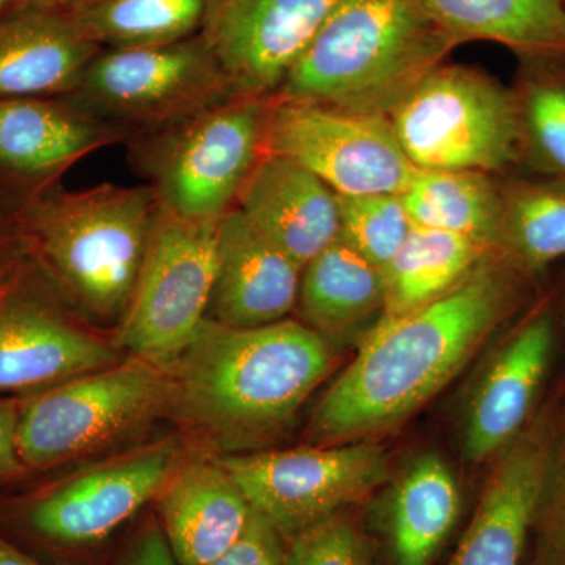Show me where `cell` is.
I'll use <instances>...</instances> for the list:
<instances>
[{"mask_svg": "<svg viewBox=\"0 0 565 565\" xmlns=\"http://www.w3.org/2000/svg\"><path fill=\"white\" fill-rule=\"evenodd\" d=\"M530 281L503 253H489L440 299L379 321L316 407L310 446L363 441L411 418L514 313Z\"/></svg>", "mask_w": 565, "mask_h": 565, "instance_id": "cell-1", "label": "cell"}, {"mask_svg": "<svg viewBox=\"0 0 565 565\" xmlns=\"http://www.w3.org/2000/svg\"><path fill=\"white\" fill-rule=\"evenodd\" d=\"M332 344L302 322L233 327L204 319L170 364L173 407L226 455L273 444L333 366Z\"/></svg>", "mask_w": 565, "mask_h": 565, "instance_id": "cell-2", "label": "cell"}, {"mask_svg": "<svg viewBox=\"0 0 565 565\" xmlns=\"http://www.w3.org/2000/svg\"><path fill=\"white\" fill-rule=\"evenodd\" d=\"M456 46L415 0H341L273 99L390 117Z\"/></svg>", "mask_w": 565, "mask_h": 565, "instance_id": "cell-3", "label": "cell"}, {"mask_svg": "<svg viewBox=\"0 0 565 565\" xmlns=\"http://www.w3.org/2000/svg\"><path fill=\"white\" fill-rule=\"evenodd\" d=\"M156 211L152 188L102 184L32 193L17 218L71 296L114 316L131 300Z\"/></svg>", "mask_w": 565, "mask_h": 565, "instance_id": "cell-4", "label": "cell"}, {"mask_svg": "<svg viewBox=\"0 0 565 565\" xmlns=\"http://www.w3.org/2000/svg\"><path fill=\"white\" fill-rule=\"evenodd\" d=\"M418 172L503 173L522 166L523 134L514 88L481 71H430L390 114Z\"/></svg>", "mask_w": 565, "mask_h": 565, "instance_id": "cell-5", "label": "cell"}, {"mask_svg": "<svg viewBox=\"0 0 565 565\" xmlns=\"http://www.w3.org/2000/svg\"><path fill=\"white\" fill-rule=\"evenodd\" d=\"M70 98L111 125L158 132L239 96L196 33L173 43L99 51Z\"/></svg>", "mask_w": 565, "mask_h": 565, "instance_id": "cell-6", "label": "cell"}, {"mask_svg": "<svg viewBox=\"0 0 565 565\" xmlns=\"http://www.w3.org/2000/svg\"><path fill=\"white\" fill-rule=\"evenodd\" d=\"M269 107L233 98L156 132L147 161L159 206L184 221H221L263 156Z\"/></svg>", "mask_w": 565, "mask_h": 565, "instance_id": "cell-7", "label": "cell"}, {"mask_svg": "<svg viewBox=\"0 0 565 565\" xmlns=\"http://www.w3.org/2000/svg\"><path fill=\"white\" fill-rule=\"evenodd\" d=\"M169 370L132 356L39 394L20 412L22 463L43 467L90 452L170 407Z\"/></svg>", "mask_w": 565, "mask_h": 565, "instance_id": "cell-8", "label": "cell"}, {"mask_svg": "<svg viewBox=\"0 0 565 565\" xmlns=\"http://www.w3.org/2000/svg\"><path fill=\"white\" fill-rule=\"evenodd\" d=\"M217 222H191L158 203L136 288L117 343L137 359L169 367L210 310L217 269Z\"/></svg>", "mask_w": 565, "mask_h": 565, "instance_id": "cell-9", "label": "cell"}, {"mask_svg": "<svg viewBox=\"0 0 565 565\" xmlns=\"http://www.w3.org/2000/svg\"><path fill=\"white\" fill-rule=\"evenodd\" d=\"M217 460L286 542L360 503L388 476L385 449L364 440L241 452Z\"/></svg>", "mask_w": 565, "mask_h": 565, "instance_id": "cell-10", "label": "cell"}, {"mask_svg": "<svg viewBox=\"0 0 565 565\" xmlns=\"http://www.w3.org/2000/svg\"><path fill=\"white\" fill-rule=\"evenodd\" d=\"M264 152L291 159L337 195H403L418 170L388 115L270 99Z\"/></svg>", "mask_w": 565, "mask_h": 565, "instance_id": "cell-11", "label": "cell"}, {"mask_svg": "<svg viewBox=\"0 0 565 565\" xmlns=\"http://www.w3.org/2000/svg\"><path fill=\"white\" fill-rule=\"evenodd\" d=\"M341 0H206L200 35L239 98L273 99Z\"/></svg>", "mask_w": 565, "mask_h": 565, "instance_id": "cell-12", "label": "cell"}, {"mask_svg": "<svg viewBox=\"0 0 565 565\" xmlns=\"http://www.w3.org/2000/svg\"><path fill=\"white\" fill-rule=\"evenodd\" d=\"M555 340V313L542 302L498 345L465 411L463 455L470 462L500 456L533 419Z\"/></svg>", "mask_w": 565, "mask_h": 565, "instance_id": "cell-13", "label": "cell"}, {"mask_svg": "<svg viewBox=\"0 0 565 565\" xmlns=\"http://www.w3.org/2000/svg\"><path fill=\"white\" fill-rule=\"evenodd\" d=\"M180 459L177 441H166L95 468L33 503L28 525L52 544H98L158 497Z\"/></svg>", "mask_w": 565, "mask_h": 565, "instance_id": "cell-14", "label": "cell"}, {"mask_svg": "<svg viewBox=\"0 0 565 565\" xmlns=\"http://www.w3.org/2000/svg\"><path fill=\"white\" fill-rule=\"evenodd\" d=\"M553 415L544 411L533 416L497 457L473 520L446 565H522L544 481Z\"/></svg>", "mask_w": 565, "mask_h": 565, "instance_id": "cell-15", "label": "cell"}, {"mask_svg": "<svg viewBox=\"0 0 565 565\" xmlns=\"http://www.w3.org/2000/svg\"><path fill=\"white\" fill-rule=\"evenodd\" d=\"M236 203L253 228L300 269L340 239L337 193L282 156L263 152Z\"/></svg>", "mask_w": 565, "mask_h": 565, "instance_id": "cell-16", "label": "cell"}, {"mask_svg": "<svg viewBox=\"0 0 565 565\" xmlns=\"http://www.w3.org/2000/svg\"><path fill=\"white\" fill-rule=\"evenodd\" d=\"M302 269L236 206L217 223V269L207 318L233 327L282 321L299 299Z\"/></svg>", "mask_w": 565, "mask_h": 565, "instance_id": "cell-17", "label": "cell"}, {"mask_svg": "<svg viewBox=\"0 0 565 565\" xmlns=\"http://www.w3.org/2000/svg\"><path fill=\"white\" fill-rule=\"evenodd\" d=\"M98 52L68 10L39 2L3 13L0 99L73 95Z\"/></svg>", "mask_w": 565, "mask_h": 565, "instance_id": "cell-18", "label": "cell"}, {"mask_svg": "<svg viewBox=\"0 0 565 565\" xmlns=\"http://www.w3.org/2000/svg\"><path fill=\"white\" fill-rule=\"evenodd\" d=\"M117 355L40 300L0 294V392L65 382L104 370Z\"/></svg>", "mask_w": 565, "mask_h": 565, "instance_id": "cell-19", "label": "cell"}, {"mask_svg": "<svg viewBox=\"0 0 565 565\" xmlns=\"http://www.w3.org/2000/svg\"><path fill=\"white\" fill-rule=\"evenodd\" d=\"M125 136L70 96L0 99V172L18 180L44 184Z\"/></svg>", "mask_w": 565, "mask_h": 565, "instance_id": "cell-20", "label": "cell"}, {"mask_svg": "<svg viewBox=\"0 0 565 565\" xmlns=\"http://www.w3.org/2000/svg\"><path fill=\"white\" fill-rule=\"evenodd\" d=\"M159 497L162 533L178 565H207L236 544L252 505L218 460L178 465Z\"/></svg>", "mask_w": 565, "mask_h": 565, "instance_id": "cell-21", "label": "cell"}, {"mask_svg": "<svg viewBox=\"0 0 565 565\" xmlns=\"http://www.w3.org/2000/svg\"><path fill=\"white\" fill-rule=\"evenodd\" d=\"M297 305L305 326L327 343H345L384 316V270L343 241H334L303 267Z\"/></svg>", "mask_w": 565, "mask_h": 565, "instance_id": "cell-22", "label": "cell"}, {"mask_svg": "<svg viewBox=\"0 0 565 565\" xmlns=\"http://www.w3.org/2000/svg\"><path fill=\"white\" fill-rule=\"evenodd\" d=\"M457 44L492 41L519 58L565 57L564 0H415Z\"/></svg>", "mask_w": 565, "mask_h": 565, "instance_id": "cell-23", "label": "cell"}, {"mask_svg": "<svg viewBox=\"0 0 565 565\" xmlns=\"http://www.w3.org/2000/svg\"><path fill=\"white\" fill-rule=\"evenodd\" d=\"M460 490L437 455L416 457L397 479L386 512L394 565H430L460 515Z\"/></svg>", "mask_w": 565, "mask_h": 565, "instance_id": "cell-24", "label": "cell"}, {"mask_svg": "<svg viewBox=\"0 0 565 565\" xmlns=\"http://www.w3.org/2000/svg\"><path fill=\"white\" fill-rule=\"evenodd\" d=\"M403 202L414 225L456 234L501 253L503 199L489 174L418 172Z\"/></svg>", "mask_w": 565, "mask_h": 565, "instance_id": "cell-25", "label": "cell"}, {"mask_svg": "<svg viewBox=\"0 0 565 565\" xmlns=\"http://www.w3.org/2000/svg\"><path fill=\"white\" fill-rule=\"evenodd\" d=\"M487 248L440 230L414 226L386 266L384 319L399 318L440 299L467 277Z\"/></svg>", "mask_w": 565, "mask_h": 565, "instance_id": "cell-26", "label": "cell"}, {"mask_svg": "<svg viewBox=\"0 0 565 565\" xmlns=\"http://www.w3.org/2000/svg\"><path fill=\"white\" fill-rule=\"evenodd\" d=\"M500 189L501 253L533 280L550 264L565 258V181L514 178Z\"/></svg>", "mask_w": 565, "mask_h": 565, "instance_id": "cell-27", "label": "cell"}, {"mask_svg": "<svg viewBox=\"0 0 565 565\" xmlns=\"http://www.w3.org/2000/svg\"><path fill=\"white\" fill-rule=\"evenodd\" d=\"M204 9L206 0H82L68 11L98 46L125 50L191 39Z\"/></svg>", "mask_w": 565, "mask_h": 565, "instance_id": "cell-28", "label": "cell"}, {"mask_svg": "<svg viewBox=\"0 0 565 565\" xmlns=\"http://www.w3.org/2000/svg\"><path fill=\"white\" fill-rule=\"evenodd\" d=\"M520 62L514 92L522 120V166L565 181V57Z\"/></svg>", "mask_w": 565, "mask_h": 565, "instance_id": "cell-29", "label": "cell"}, {"mask_svg": "<svg viewBox=\"0 0 565 565\" xmlns=\"http://www.w3.org/2000/svg\"><path fill=\"white\" fill-rule=\"evenodd\" d=\"M340 239L385 270L414 228L403 195H337Z\"/></svg>", "mask_w": 565, "mask_h": 565, "instance_id": "cell-30", "label": "cell"}, {"mask_svg": "<svg viewBox=\"0 0 565 565\" xmlns=\"http://www.w3.org/2000/svg\"><path fill=\"white\" fill-rule=\"evenodd\" d=\"M530 565H565V403L553 415L544 481L535 508Z\"/></svg>", "mask_w": 565, "mask_h": 565, "instance_id": "cell-31", "label": "cell"}, {"mask_svg": "<svg viewBox=\"0 0 565 565\" xmlns=\"http://www.w3.org/2000/svg\"><path fill=\"white\" fill-rule=\"evenodd\" d=\"M286 565L374 564L366 535L340 512L289 539Z\"/></svg>", "mask_w": 565, "mask_h": 565, "instance_id": "cell-32", "label": "cell"}, {"mask_svg": "<svg viewBox=\"0 0 565 565\" xmlns=\"http://www.w3.org/2000/svg\"><path fill=\"white\" fill-rule=\"evenodd\" d=\"M207 565H286L285 539L253 509L250 522L236 544Z\"/></svg>", "mask_w": 565, "mask_h": 565, "instance_id": "cell-33", "label": "cell"}, {"mask_svg": "<svg viewBox=\"0 0 565 565\" xmlns=\"http://www.w3.org/2000/svg\"><path fill=\"white\" fill-rule=\"evenodd\" d=\"M121 565H178L159 522L150 520L143 526Z\"/></svg>", "mask_w": 565, "mask_h": 565, "instance_id": "cell-34", "label": "cell"}, {"mask_svg": "<svg viewBox=\"0 0 565 565\" xmlns=\"http://www.w3.org/2000/svg\"><path fill=\"white\" fill-rule=\"evenodd\" d=\"M18 426H20V411L14 405L0 404V478L21 470Z\"/></svg>", "mask_w": 565, "mask_h": 565, "instance_id": "cell-35", "label": "cell"}, {"mask_svg": "<svg viewBox=\"0 0 565 565\" xmlns=\"http://www.w3.org/2000/svg\"><path fill=\"white\" fill-rule=\"evenodd\" d=\"M0 565H41L0 535Z\"/></svg>", "mask_w": 565, "mask_h": 565, "instance_id": "cell-36", "label": "cell"}, {"mask_svg": "<svg viewBox=\"0 0 565 565\" xmlns=\"http://www.w3.org/2000/svg\"><path fill=\"white\" fill-rule=\"evenodd\" d=\"M40 2L50 3V6L58 7V9L71 10L79 6L82 0H40Z\"/></svg>", "mask_w": 565, "mask_h": 565, "instance_id": "cell-37", "label": "cell"}, {"mask_svg": "<svg viewBox=\"0 0 565 565\" xmlns=\"http://www.w3.org/2000/svg\"><path fill=\"white\" fill-rule=\"evenodd\" d=\"M10 0H0V17L3 14V10L9 6Z\"/></svg>", "mask_w": 565, "mask_h": 565, "instance_id": "cell-38", "label": "cell"}, {"mask_svg": "<svg viewBox=\"0 0 565 565\" xmlns=\"http://www.w3.org/2000/svg\"><path fill=\"white\" fill-rule=\"evenodd\" d=\"M0 228H2V215H0Z\"/></svg>", "mask_w": 565, "mask_h": 565, "instance_id": "cell-39", "label": "cell"}, {"mask_svg": "<svg viewBox=\"0 0 565 565\" xmlns=\"http://www.w3.org/2000/svg\"><path fill=\"white\" fill-rule=\"evenodd\" d=\"M564 2H565V0H564Z\"/></svg>", "mask_w": 565, "mask_h": 565, "instance_id": "cell-40", "label": "cell"}]
</instances>
